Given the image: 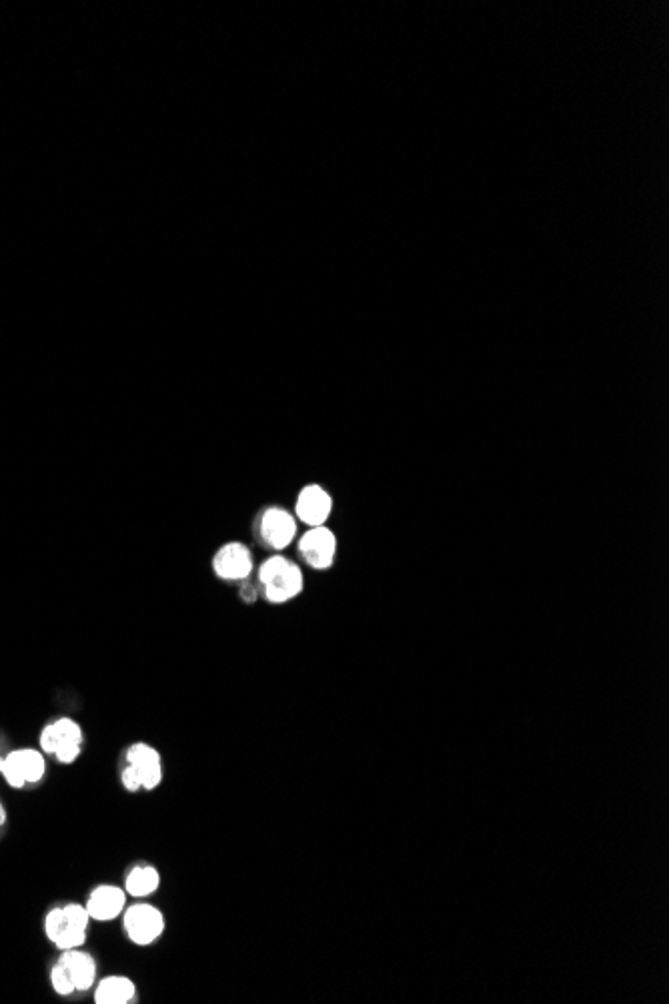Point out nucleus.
Listing matches in <instances>:
<instances>
[{"label":"nucleus","instance_id":"ddd939ff","mask_svg":"<svg viewBox=\"0 0 669 1004\" xmlns=\"http://www.w3.org/2000/svg\"><path fill=\"white\" fill-rule=\"evenodd\" d=\"M137 996V986L129 976L113 974L97 982L95 1002L97 1004H129Z\"/></svg>","mask_w":669,"mask_h":1004},{"label":"nucleus","instance_id":"6e6552de","mask_svg":"<svg viewBox=\"0 0 669 1004\" xmlns=\"http://www.w3.org/2000/svg\"><path fill=\"white\" fill-rule=\"evenodd\" d=\"M91 924V914L87 906L83 904H65L63 906V924L53 940V944L59 950H71V948H83L87 942V932Z\"/></svg>","mask_w":669,"mask_h":1004},{"label":"nucleus","instance_id":"a211bd4d","mask_svg":"<svg viewBox=\"0 0 669 1004\" xmlns=\"http://www.w3.org/2000/svg\"><path fill=\"white\" fill-rule=\"evenodd\" d=\"M3 760H5V756H0V770H3Z\"/></svg>","mask_w":669,"mask_h":1004},{"label":"nucleus","instance_id":"423d86ee","mask_svg":"<svg viewBox=\"0 0 669 1004\" xmlns=\"http://www.w3.org/2000/svg\"><path fill=\"white\" fill-rule=\"evenodd\" d=\"M125 764L131 766L141 780V790H155L163 782V758L157 748L145 742L133 744L125 754Z\"/></svg>","mask_w":669,"mask_h":1004},{"label":"nucleus","instance_id":"9b49d317","mask_svg":"<svg viewBox=\"0 0 669 1004\" xmlns=\"http://www.w3.org/2000/svg\"><path fill=\"white\" fill-rule=\"evenodd\" d=\"M259 532H261V540L271 550L279 552V550H285L293 542V538L297 534V522L283 508H269L261 516Z\"/></svg>","mask_w":669,"mask_h":1004},{"label":"nucleus","instance_id":"0eeeda50","mask_svg":"<svg viewBox=\"0 0 669 1004\" xmlns=\"http://www.w3.org/2000/svg\"><path fill=\"white\" fill-rule=\"evenodd\" d=\"M213 570L225 582H245L253 572V556L239 542L227 544L213 558Z\"/></svg>","mask_w":669,"mask_h":1004},{"label":"nucleus","instance_id":"20e7f679","mask_svg":"<svg viewBox=\"0 0 669 1004\" xmlns=\"http://www.w3.org/2000/svg\"><path fill=\"white\" fill-rule=\"evenodd\" d=\"M47 774V760L43 750L21 748L13 750L3 760V770L0 776L7 780L11 788H25L29 784H39Z\"/></svg>","mask_w":669,"mask_h":1004},{"label":"nucleus","instance_id":"2eb2a0df","mask_svg":"<svg viewBox=\"0 0 669 1004\" xmlns=\"http://www.w3.org/2000/svg\"><path fill=\"white\" fill-rule=\"evenodd\" d=\"M51 984H53L55 992L61 996H71L73 992H77L73 978L61 960H57L55 966L51 968Z\"/></svg>","mask_w":669,"mask_h":1004},{"label":"nucleus","instance_id":"39448f33","mask_svg":"<svg viewBox=\"0 0 669 1004\" xmlns=\"http://www.w3.org/2000/svg\"><path fill=\"white\" fill-rule=\"evenodd\" d=\"M299 552L305 564L313 570H329L337 554V538L325 526L311 528L299 542Z\"/></svg>","mask_w":669,"mask_h":1004},{"label":"nucleus","instance_id":"7ed1b4c3","mask_svg":"<svg viewBox=\"0 0 669 1004\" xmlns=\"http://www.w3.org/2000/svg\"><path fill=\"white\" fill-rule=\"evenodd\" d=\"M123 928L127 938L137 946L155 944L165 932V914L143 900L127 904L123 912Z\"/></svg>","mask_w":669,"mask_h":1004},{"label":"nucleus","instance_id":"f03ea898","mask_svg":"<svg viewBox=\"0 0 669 1004\" xmlns=\"http://www.w3.org/2000/svg\"><path fill=\"white\" fill-rule=\"evenodd\" d=\"M83 742V728L71 718H59L47 724L39 738L41 750L53 754L61 764H73L83 752Z\"/></svg>","mask_w":669,"mask_h":1004},{"label":"nucleus","instance_id":"4468645a","mask_svg":"<svg viewBox=\"0 0 669 1004\" xmlns=\"http://www.w3.org/2000/svg\"><path fill=\"white\" fill-rule=\"evenodd\" d=\"M159 886H161V872L151 864H139L129 870L123 888L127 896L141 900L155 894Z\"/></svg>","mask_w":669,"mask_h":1004},{"label":"nucleus","instance_id":"f257e3e1","mask_svg":"<svg viewBox=\"0 0 669 1004\" xmlns=\"http://www.w3.org/2000/svg\"><path fill=\"white\" fill-rule=\"evenodd\" d=\"M259 586L269 604H287L303 592L305 580L297 564L283 556H273L259 568Z\"/></svg>","mask_w":669,"mask_h":1004},{"label":"nucleus","instance_id":"f3484780","mask_svg":"<svg viewBox=\"0 0 669 1004\" xmlns=\"http://www.w3.org/2000/svg\"><path fill=\"white\" fill-rule=\"evenodd\" d=\"M5 824H7V808H5L3 800H0V830H3Z\"/></svg>","mask_w":669,"mask_h":1004},{"label":"nucleus","instance_id":"1a4fd4ad","mask_svg":"<svg viewBox=\"0 0 669 1004\" xmlns=\"http://www.w3.org/2000/svg\"><path fill=\"white\" fill-rule=\"evenodd\" d=\"M127 898L129 896L123 886L101 884V886L93 888L85 906L91 914V920L111 922V920L123 916V912L127 908Z\"/></svg>","mask_w":669,"mask_h":1004},{"label":"nucleus","instance_id":"dca6fc26","mask_svg":"<svg viewBox=\"0 0 669 1004\" xmlns=\"http://www.w3.org/2000/svg\"><path fill=\"white\" fill-rule=\"evenodd\" d=\"M121 784L127 792H139L141 790V780H139V774L125 764V768L121 770Z\"/></svg>","mask_w":669,"mask_h":1004},{"label":"nucleus","instance_id":"f8f14e48","mask_svg":"<svg viewBox=\"0 0 669 1004\" xmlns=\"http://www.w3.org/2000/svg\"><path fill=\"white\" fill-rule=\"evenodd\" d=\"M59 960L69 970L77 992H87L93 988L97 980V960L89 952H85L83 948L61 950Z\"/></svg>","mask_w":669,"mask_h":1004},{"label":"nucleus","instance_id":"9d476101","mask_svg":"<svg viewBox=\"0 0 669 1004\" xmlns=\"http://www.w3.org/2000/svg\"><path fill=\"white\" fill-rule=\"evenodd\" d=\"M333 510V499L321 485H307L297 497V518L311 526H325Z\"/></svg>","mask_w":669,"mask_h":1004}]
</instances>
